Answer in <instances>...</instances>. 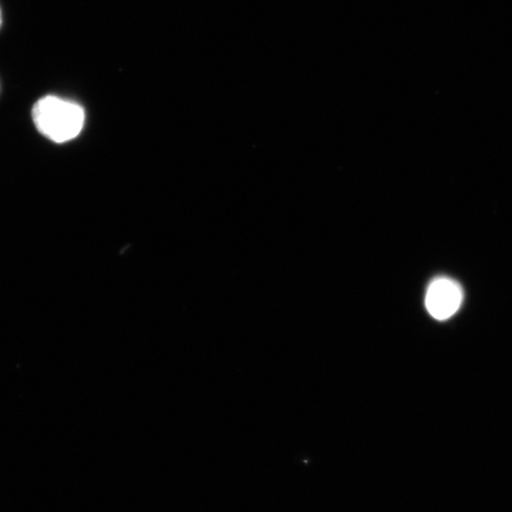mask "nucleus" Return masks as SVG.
I'll return each mask as SVG.
<instances>
[{"instance_id":"f03ea898","label":"nucleus","mask_w":512,"mask_h":512,"mask_svg":"<svg viewBox=\"0 0 512 512\" xmlns=\"http://www.w3.org/2000/svg\"><path fill=\"white\" fill-rule=\"evenodd\" d=\"M463 302L462 288L448 278H438L428 287L426 307L435 319L445 320L456 313Z\"/></svg>"},{"instance_id":"f257e3e1","label":"nucleus","mask_w":512,"mask_h":512,"mask_svg":"<svg viewBox=\"0 0 512 512\" xmlns=\"http://www.w3.org/2000/svg\"><path fill=\"white\" fill-rule=\"evenodd\" d=\"M37 130L55 143H67L79 136L85 126V110L74 101L46 96L32 108Z\"/></svg>"},{"instance_id":"7ed1b4c3","label":"nucleus","mask_w":512,"mask_h":512,"mask_svg":"<svg viewBox=\"0 0 512 512\" xmlns=\"http://www.w3.org/2000/svg\"><path fill=\"white\" fill-rule=\"evenodd\" d=\"M0 25H2V12H0Z\"/></svg>"}]
</instances>
